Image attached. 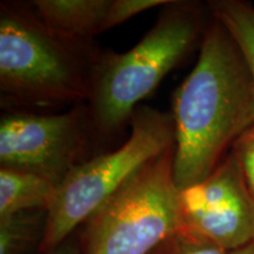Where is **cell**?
<instances>
[{
  "instance_id": "30bf717a",
  "label": "cell",
  "mask_w": 254,
  "mask_h": 254,
  "mask_svg": "<svg viewBox=\"0 0 254 254\" xmlns=\"http://www.w3.org/2000/svg\"><path fill=\"white\" fill-rule=\"evenodd\" d=\"M209 8L237 44L254 81V7L239 0H215Z\"/></svg>"
},
{
  "instance_id": "e0dca14e",
  "label": "cell",
  "mask_w": 254,
  "mask_h": 254,
  "mask_svg": "<svg viewBox=\"0 0 254 254\" xmlns=\"http://www.w3.org/2000/svg\"><path fill=\"white\" fill-rule=\"evenodd\" d=\"M231 254H254V243H251L239 250L232 251Z\"/></svg>"
},
{
  "instance_id": "9c48e42d",
  "label": "cell",
  "mask_w": 254,
  "mask_h": 254,
  "mask_svg": "<svg viewBox=\"0 0 254 254\" xmlns=\"http://www.w3.org/2000/svg\"><path fill=\"white\" fill-rule=\"evenodd\" d=\"M56 184L18 168H0V218L32 209H49Z\"/></svg>"
},
{
  "instance_id": "2e32d148",
  "label": "cell",
  "mask_w": 254,
  "mask_h": 254,
  "mask_svg": "<svg viewBox=\"0 0 254 254\" xmlns=\"http://www.w3.org/2000/svg\"><path fill=\"white\" fill-rule=\"evenodd\" d=\"M173 240L174 239L168 241L167 244H165V245L161 246L160 249L154 251V252L152 254H171V252H172V247H173Z\"/></svg>"
},
{
  "instance_id": "6da1fadb",
  "label": "cell",
  "mask_w": 254,
  "mask_h": 254,
  "mask_svg": "<svg viewBox=\"0 0 254 254\" xmlns=\"http://www.w3.org/2000/svg\"><path fill=\"white\" fill-rule=\"evenodd\" d=\"M173 177L178 190L206 179L254 124V81L226 28L213 15L199 57L173 98Z\"/></svg>"
},
{
  "instance_id": "9a60e30c",
  "label": "cell",
  "mask_w": 254,
  "mask_h": 254,
  "mask_svg": "<svg viewBox=\"0 0 254 254\" xmlns=\"http://www.w3.org/2000/svg\"><path fill=\"white\" fill-rule=\"evenodd\" d=\"M43 254H80V251L77 249V246L73 245L71 243H64L62 245L57 247L53 251H51L49 253H43Z\"/></svg>"
},
{
  "instance_id": "7a4b0ae2",
  "label": "cell",
  "mask_w": 254,
  "mask_h": 254,
  "mask_svg": "<svg viewBox=\"0 0 254 254\" xmlns=\"http://www.w3.org/2000/svg\"><path fill=\"white\" fill-rule=\"evenodd\" d=\"M206 25L200 5L171 1L133 49L98 60L90 100L94 123L101 131H114L131 119L136 105L201 43Z\"/></svg>"
},
{
  "instance_id": "277c9868",
  "label": "cell",
  "mask_w": 254,
  "mask_h": 254,
  "mask_svg": "<svg viewBox=\"0 0 254 254\" xmlns=\"http://www.w3.org/2000/svg\"><path fill=\"white\" fill-rule=\"evenodd\" d=\"M173 145L174 124L170 114L151 107L135 110L131 134L122 147L75 165L57 187L47 209L40 252L49 253L65 243L79 225Z\"/></svg>"
},
{
  "instance_id": "4fadbf2b",
  "label": "cell",
  "mask_w": 254,
  "mask_h": 254,
  "mask_svg": "<svg viewBox=\"0 0 254 254\" xmlns=\"http://www.w3.org/2000/svg\"><path fill=\"white\" fill-rule=\"evenodd\" d=\"M231 151L239 161L247 187L254 199V124L241 133Z\"/></svg>"
},
{
  "instance_id": "5b68a950",
  "label": "cell",
  "mask_w": 254,
  "mask_h": 254,
  "mask_svg": "<svg viewBox=\"0 0 254 254\" xmlns=\"http://www.w3.org/2000/svg\"><path fill=\"white\" fill-rule=\"evenodd\" d=\"M84 254H152L180 232L173 146L159 155L85 222Z\"/></svg>"
},
{
  "instance_id": "8fae6325",
  "label": "cell",
  "mask_w": 254,
  "mask_h": 254,
  "mask_svg": "<svg viewBox=\"0 0 254 254\" xmlns=\"http://www.w3.org/2000/svg\"><path fill=\"white\" fill-rule=\"evenodd\" d=\"M46 209H32L0 218V254H23L43 240Z\"/></svg>"
},
{
  "instance_id": "7c38bea8",
  "label": "cell",
  "mask_w": 254,
  "mask_h": 254,
  "mask_svg": "<svg viewBox=\"0 0 254 254\" xmlns=\"http://www.w3.org/2000/svg\"><path fill=\"white\" fill-rule=\"evenodd\" d=\"M172 0H112L105 19L104 31L123 24L134 15L160 5H168Z\"/></svg>"
},
{
  "instance_id": "5bb4252c",
  "label": "cell",
  "mask_w": 254,
  "mask_h": 254,
  "mask_svg": "<svg viewBox=\"0 0 254 254\" xmlns=\"http://www.w3.org/2000/svg\"><path fill=\"white\" fill-rule=\"evenodd\" d=\"M171 254H231L228 251L206 241L178 234L173 240Z\"/></svg>"
},
{
  "instance_id": "8992f818",
  "label": "cell",
  "mask_w": 254,
  "mask_h": 254,
  "mask_svg": "<svg viewBox=\"0 0 254 254\" xmlns=\"http://www.w3.org/2000/svg\"><path fill=\"white\" fill-rule=\"evenodd\" d=\"M179 234L232 252L254 243V199L231 151L206 179L179 190Z\"/></svg>"
},
{
  "instance_id": "ba28073f",
  "label": "cell",
  "mask_w": 254,
  "mask_h": 254,
  "mask_svg": "<svg viewBox=\"0 0 254 254\" xmlns=\"http://www.w3.org/2000/svg\"><path fill=\"white\" fill-rule=\"evenodd\" d=\"M112 0H37L38 18L49 31L64 39L80 41L104 32Z\"/></svg>"
},
{
  "instance_id": "52a82bcc",
  "label": "cell",
  "mask_w": 254,
  "mask_h": 254,
  "mask_svg": "<svg viewBox=\"0 0 254 254\" xmlns=\"http://www.w3.org/2000/svg\"><path fill=\"white\" fill-rule=\"evenodd\" d=\"M80 110L60 114L13 113L0 123L1 166L36 173L59 186L84 146Z\"/></svg>"
},
{
  "instance_id": "3957f363",
  "label": "cell",
  "mask_w": 254,
  "mask_h": 254,
  "mask_svg": "<svg viewBox=\"0 0 254 254\" xmlns=\"http://www.w3.org/2000/svg\"><path fill=\"white\" fill-rule=\"evenodd\" d=\"M80 41L64 39L38 17L1 6L0 88L2 99L19 105L67 104L91 95L94 67Z\"/></svg>"
}]
</instances>
